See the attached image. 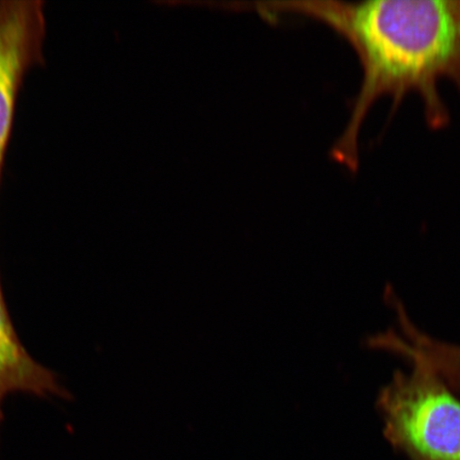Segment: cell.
<instances>
[{
    "mask_svg": "<svg viewBox=\"0 0 460 460\" xmlns=\"http://www.w3.org/2000/svg\"><path fill=\"white\" fill-rule=\"evenodd\" d=\"M378 391L376 411L385 438L410 460H460V398L428 361L405 354Z\"/></svg>",
    "mask_w": 460,
    "mask_h": 460,
    "instance_id": "obj_2",
    "label": "cell"
},
{
    "mask_svg": "<svg viewBox=\"0 0 460 460\" xmlns=\"http://www.w3.org/2000/svg\"><path fill=\"white\" fill-rule=\"evenodd\" d=\"M301 9L347 40L362 68L349 123L332 149L338 163L359 168L361 126L381 97H390L395 111L415 93L429 128L450 122L439 84L451 80L460 92V0L309 3Z\"/></svg>",
    "mask_w": 460,
    "mask_h": 460,
    "instance_id": "obj_1",
    "label": "cell"
},
{
    "mask_svg": "<svg viewBox=\"0 0 460 460\" xmlns=\"http://www.w3.org/2000/svg\"><path fill=\"white\" fill-rule=\"evenodd\" d=\"M24 394L48 399H68L56 373L34 360L22 344L11 320L0 280V427L4 421L3 404L11 394Z\"/></svg>",
    "mask_w": 460,
    "mask_h": 460,
    "instance_id": "obj_4",
    "label": "cell"
},
{
    "mask_svg": "<svg viewBox=\"0 0 460 460\" xmlns=\"http://www.w3.org/2000/svg\"><path fill=\"white\" fill-rule=\"evenodd\" d=\"M45 15L41 0H0V180L27 68L42 60Z\"/></svg>",
    "mask_w": 460,
    "mask_h": 460,
    "instance_id": "obj_3",
    "label": "cell"
},
{
    "mask_svg": "<svg viewBox=\"0 0 460 460\" xmlns=\"http://www.w3.org/2000/svg\"><path fill=\"white\" fill-rule=\"evenodd\" d=\"M433 361L448 386L460 394V345L447 342L437 344Z\"/></svg>",
    "mask_w": 460,
    "mask_h": 460,
    "instance_id": "obj_5",
    "label": "cell"
}]
</instances>
